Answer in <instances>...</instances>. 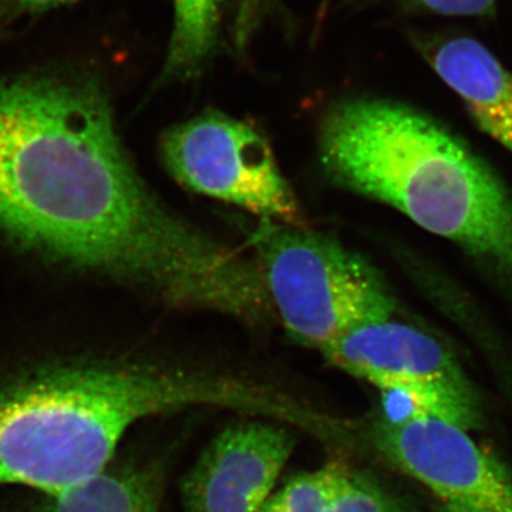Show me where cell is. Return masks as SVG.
Segmentation results:
<instances>
[{
	"instance_id": "cell-8",
	"label": "cell",
	"mask_w": 512,
	"mask_h": 512,
	"mask_svg": "<svg viewBox=\"0 0 512 512\" xmlns=\"http://www.w3.org/2000/svg\"><path fill=\"white\" fill-rule=\"evenodd\" d=\"M284 423L252 420L222 430L185 474V512H256L295 450Z\"/></svg>"
},
{
	"instance_id": "cell-12",
	"label": "cell",
	"mask_w": 512,
	"mask_h": 512,
	"mask_svg": "<svg viewBox=\"0 0 512 512\" xmlns=\"http://www.w3.org/2000/svg\"><path fill=\"white\" fill-rule=\"evenodd\" d=\"M350 468L332 460L326 466L293 477L256 512H323L348 480Z\"/></svg>"
},
{
	"instance_id": "cell-5",
	"label": "cell",
	"mask_w": 512,
	"mask_h": 512,
	"mask_svg": "<svg viewBox=\"0 0 512 512\" xmlns=\"http://www.w3.org/2000/svg\"><path fill=\"white\" fill-rule=\"evenodd\" d=\"M320 353L350 376L399 396L409 414H430L466 430L480 426V394L456 353L402 311L352 330Z\"/></svg>"
},
{
	"instance_id": "cell-11",
	"label": "cell",
	"mask_w": 512,
	"mask_h": 512,
	"mask_svg": "<svg viewBox=\"0 0 512 512\" xmlns=\"http://www.w3.org/2000/svg\"><path fill=\"white\" fill-rule=\"evenodd\" d=\"M228 0H173L174 20L161 83L191 80L204 72L220 39Z\"/></svg>"
},
{
	"instance_id": "cell-6",
	"label": "cell",
	"mask_w": 512,
	"mask_h": 512,
	"mask_svg": "<svg viewBox=\"0 0 512 512\" xmlns=\"http://www.w3.org/2000/svg\"><path fill=\"white\" fill-rule=\"evenodd\" d=\"M160 151L168 173L185 190L262 220L303 227L295 191L271 144L251 124L207 110L167 130Z\"/></svg>"
},
{
	"instance_id": "cell-3",
	"label": "cell",
	"mask_w": 512,
	"mask_h": 512,
	"mask_svg": "<svg viewBox=\"0 0 512 512\" xmlns=\"http://www.w3.org/2000/svg\"><path fill=\"white\" fill-rule=\"evenodd\" d=\"M266 403L249 377L127 363L37 370L0 387V485L52 493L110 466L137 421L190 407L249 416Z\"/></svg>"
},
{
	"instance_id": "cell-9",
	"label": "cell",
	"mask_w": 512,
	"mask_h": 512,
	"mask_svg": "<svg viewBox=\"0 0 512 512\" xmlns=\"http://www.w3.org/2000/svg\"><path fill=\"white\" fill-rule=\"evenodd\" d=\"M421 52L476 126L512 156V73L471 37L429 40Z\"/></svg>"
},
{
	"instance_id": "cell-1",
	"label": "cell",
	"mask_w": 512,
	"mask_h": 512,
	"mask_svg": "<svg viewBox=\"0 0 512 512\" xmlns=\"http://www.w3.org/2000/svg\"><path fill=\"white\" fill-rule=\"evenodd\" d=\"M0 232L171 308L274 319L261 269L153 194L103 84L77 69L0 77Z\"/></svg>"
},
{
	"instance_id": "cell-10",
	"label": "cell",
	"mask_w": 512,
	"mask_h": 512,
	"mask_svg": "<svg viewBox=\"0 0 512 512\" xmlns=\"http://www.w3.org/2000/svg\"><path fill=\"white\" fill-rule=\"evenodd\" d=\"M160 467L107 466L93 476L42 493L23 512H158Z\"/></svg>"
},
{
	"instance_id": "cell-14",
	"label": "cell",
	"mask_w": 512,
	"mask_h": 512,
	"mask_svg": "<svg viewBox=\"0 0 512 512\" xmlns=\"http://www.w3.org/2000/svg\"><path fill=\"white\" fill-rule=\"evenodd\" d=\"M403 5L421 12L443 16H490L497 0H400Z\"/></svg>"
},
{
	"instance_id": "cell-17",
	"label": "cell",
	"mask_w": 512,
	"mask_h": 512,
	"mask_svg": "<svg viewBox=\"0 0 512 512\" xmlns=\"http://www.w3.org/2000/svg\"><path fill=\"white\" fill-rule=\"evenodd\" d=\"M439 512H481L476 508L467 507L456 503H441Z\"/></svg>"
},
{
	"instance_id": "cell-15",
	"label": "cell",
	"mask_w": 512,
	"mask_h": 512,
	"mask_svg": "<svg viewBox=\"0 0 512 512\" xmlns=\"http://www.w3.org/2000/svg\"><path fill=\"white\" fill-rule=\"evenodd\" d=\"M272 2L274 0H238L234 23V40L238 52L249 45Z\"/></svg>"
},
{
	"instance_id": "cell-2",
	"label": "cell",
	"mask_w": 512,
	"mask_h": 512,
	"mask_svg": "<svg viewBox=\"0 0 512 512\" xmlns=\"http://www.w3.org/2000/svg\"><path fill=\"white\" fill-rule=\"evenodd\" d=\"M319 160L339 187L446 242L512 325V185L470 141L410 104L357 97L326 114Z\"/></svg>"
},
{
	"instance_id": "cell-7",
	"label": "cell",
	"mask_w": 512,
	"mask_h": 512,
	"mask_svg": "<svg viewBox=\"0 0 512 512\" xmlns=\"http://www.w3.org/2000/svg\"><path fill=\"white\" fill-rule=\"evenodd\" d=\"M369 433L380 456L426 485L441 503L512 512L510 474L463 427L414 412L400 419L377 417Z\"/></svg>"
},
{
	"instance_id": "cell-4",
	"label": "cell",
	"mask_w": 512,
	"mask_h": 512,
	"mask_svg": "<svg viewBox=\"0 0 512 512\" xmlns=\"http://www.w3.org/2000/svg\"><path fill=\"white\" fill-rule=\"evenodd\" d=\"M251 244L275 319L299 345L322 352L400 312L382 271L330 235L262 220Z\"/></svg>"
},
{
	"instance_id": "cell-13",
	"label": "cell",
	"mask_w": 512,
	"mask_h": 512,
	"mask_svg": "<svg viewBox=\"0 0 512 512\" xmlns=\"http://www.w3.org/2000/svg\"><path fill=\"white\" fill-rule=\"evenodd\" d=\"M323 512H402L392 495L365 473L350 471L348 480L340 488Z\"/></svg>"
},
{
	"instance_id": "cell-18",
	"label": "cell",
	"mask_w": 512,
	"mask_h": 512,
	"mask_svg": "<svg viewBox=\"0 0 512 512\" xmlns=\"http://www.w3.org/2000/svg\"><path fill=\"white\" fill-rule=\"evenodd\" d=\"M329 5V0H322V8H320V15H323L326 10V6Z\"/></svg>"
},
{
	"instance_id": "cell-16",
	"label": "cell",
	"mask_w": 512,
	"mask_h": 512,
	"mask_svg": "<svg viewBox=\"0 0 512 512\" xmlns=\"http://www.w3.org/2000/svg\"><path fill=\"white\" fill-rule=\"evenodd\" d=\"M77 0H0V26L23 16H35Z\"/></svg>"
}]
</instances>
